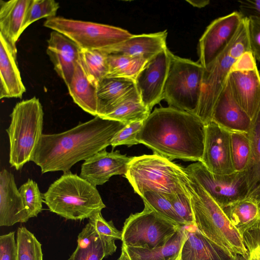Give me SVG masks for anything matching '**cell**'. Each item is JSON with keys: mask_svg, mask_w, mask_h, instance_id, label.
Listing matches in <instances>:
<instances>
[{"mask_svg": "<svg viewBox=\"0 0 260 260\" xmlns=\"http://www.w3.org/2000/svg\"><path fill=\"white\" fill-rule=\"evenodd\" d=\"M107 61L108 71L106 77L134 80L147 61L142 58L117 54H108Z\"/></svg>", "mask_w": 260, "mask_h": 260, "instance_id": "cell-30", "label": "cell"}, {"mask_svg": "<svg viewBox=\"0 0 260 260\" xmlns=\"http://www.w3.org/2000/svg\"><path fill=\"white\" fill-rule=\"evenodd\" d=\"M184 226L180 228L164 245L159 247L147 249L123 245L122 247L131 260H176L186 238Z\"/></svg>", "mask_w": 260, "mask_h": 260, "instance_id": "cell-28", "label": "cell"}, {"mask_svg": "<svg viewBox=\"0 0 260 260\" xmlns=\"http://www.w3.org/2000/svg\"><path fill=\"white\" fill-rule=\"evenodd\" d=\"M237 3L239 12L244 18H260V0H242Z\"/></svg>", "mask_w": 260, "mask_h": 260, "instance_id": "cell-44", "label": "cell"}, {"mask_svg": "<svg viewBox=\"0 0 260 260\" xmlns=\"http://www.w3.org/2000/svg\"><path fill=\"white\" fill-rule=\"evenodd\" d=\"M59 8V3L54 0H31L23 26V32L40 19L55 17Z\"/></svg>", "mask_w": 260, "mask_h": 260, "instance_id": "cell-36", "label": "cell"}, {"mask_svg": "<svg viewBox=\"0 0 260 260\" xmlns=\"http://www.w3.org/2000/svg\"><path fill=\"white\" fill-rule=\"evenodd\" d=\"M31 0L0 1V34L14 47L23 32Z\"/></svg>", "mask_w": 260, "mask_h": 260, "instance_id": "cell-25", "label": "cell"}, {"mask_svg": "<svg viewBox=\"0 0 260 260\" xmlns=\"http://www.w3.org/2000/svg\"><path fill=\"white\" fill-rule=\"evenodd\" d=\"M133 157L104 149L82 164L79 176L95 187L102 185L114 175H125Z\"/></svg>", "mask_w": 260, "mask_h": 260, "instance_id": "cell-16", "label": "cell"}, {"mask_svg": "<svg viewBox=\"0 0 260 260\" xmlns=\"http://www.w3.org/2000/svg\"><path fill=\"white\" fill-rule=\"evenodd\" d=\"M201 162L211 173L225 175L234 173L230 132L211 121L205 125L204 151Z\"/></svg>", "mask_w": 260, "mask_h": 260, "instance_id": "cell-15", "label": "cell"}, {"mask_svg": "<svg viewBox=\"0 0 260 260\" xmlns=\"http://www.w3.org/2000/svg\"><path fill=\"white\" fill-rule=\"evenodd\" d=\"M126 125L96 116L67 131L43 134L31 161L43 174L69 171L77 162L106 149Z\"/></svg>", "mask_w": 260, "mask_h": 260, "instance_id": "cell-1", "label": "cell"}, {"mask_svg": "<svg viewBox=\"0 0 260 260\" xmlns=\"http://www.w3.org/2000/svg\"><path fill=\"white\" fill-rule=\"evenodd\" d=\"M233 164L235 172H244L250 157V142L248 133L230 132Z\"/></svg>", "mask_w": 260, "mask_h": 260, "instance_id": "cell-33", "label": "cell"}, {"mask_svg": "<svg viewBox=\"0 0 260 260\" xmlns=\"http://www.w3.org/2000/svg\"><path fill=\"white\" fill-rule=\"evenodd\" d=\"M49 210L67 219L82 220L106 207L96 187L70 171L42 194Z\"/></svg>", "mask_w": 260, "mask_h": 260, "instance_id": "cell-4", "label": "cell"}, {"mask_svg": "<svg viewBox=\"0 0 260 260\" xmlns=\"http://www.w3.org/2000/svg\"><path fill=\"white\" fill-rule=\"evenodd\" d=\"M16 244L17 260H43L41 244L26 228L18 229Z\"/></svg>", "mask_w": 260, "mask_h": 260, "instance_id": "cell-34", "label": "cell"}, {"mask_svg": "<svg viewBox=\"0 0 260 260\" xmlns=\"http://www.w3.org/2000/svg\"><path fill=\"white\" fill-rule=\"evenodd\" d=\"M176 260H181V259H180V254L179 256L178 257V258Z\"/></svg>", "mask_w": 260, "mask_h": 260, "instance_id": "cell-46", "label": "cell"}, {"mask_svg": "<svg viewBox=\"0 0 260 260\" xmlns=\"http://www.w3.org/2000/svg\"><path fill=\"white\" fill-rule=\"evenodd\" d=\"M144 203L165 218L180 226L188 225L176 212L170 202L162 194L152 190H146L140 196Z\"/></svg>", "mask_w": 260, "mask_h": 260, "instance_id": "cell-35", "label": "cell"}, {"mask_svg": "<svg viewBox=\"0 0 260 260\" xmlns=\"http://www.w3.org/2000/svg\"><path fill=\"white\" fill-rule=\"evenodd\" d=\"M211 121L229 132L248 133L252 120L234 98L228 80L213 108Z\"/></svg>", "mask_w": 260, "mask_h": 260, "instance_id": "cell-18", "label": "cell"}, {"mask_svg": "<svg viewBox=\"0 0 260 260\" xmlns=\"http://www.w3.org/2000/svg\"><path fill=\"white\" fill-rule=\"evenodd\" d=\"M183 188L184 190L181 191L164 196L170 202L176 212L187 224H194V221L190 200L184 187Z\"/></svg>", "mask_w": 260, "mask_h": 260, "instance_id": "cell-38", "label": "cell"}, {"mask_svg": "<svg viewBox=\"0 0 260 260\" xmlns=\"http://www.w3.org/2000/svg\"><path fill=\"white\" fill-rule=\"evenodd\" d=\"M204 67L199 62L171 52L164 100L172 107L196 115L202 94Z\"/></svg>", "mask_w": 260, "mask_h": 260, "instance_id": "cell-8", "label": "cell"}, {"mask_svg": "<svg viewBox=\"0 0 260 260\" xmlns=\"http://www.w3.org/2000/svg\"><path fill=\"white\" fill-rule=\"evenodd\" d=\"M184 169L220 207L250 196L246 171L215 174L200 161L190 164Z\"/></svg>", "mask_w": 260, "mask_h": 260, "instance_id": "cell-11", "label": "cell"}, {"mask_svg": "<svg viewBox=\"0 0 260 260\" xmlns=\"http://www.w3.org/2000/svg\"><path fill=\"white\" fill-rule=\"evenodd\" d=\"M88 219V223L99 235L121 240V231H119L115 228L112 220H106L102 216L101 212L94 213Z\"/></svg>", "mask_w": 260, "mask_h": 260, "instance_id": "cell-41", "label": "cell"}, {"mask_svg": "<svg viewBox=\"0 0 260 260\" xmlns=\"http://www.w3.org/2000/svg\"><path fill=\"white\" fill-rule=\"evenodd\" d=\"M150 112L142 103L140 98H137L122 103L110 113L101 117L128 124L145 120Z\"/></svg>", "mask_w": 260, "mask_h": 260, "instance_id": "cell-32", "label": "cell"}, {"mask_svg": "<svg viewBox=\"0 0 260 260\" xmlns=\"http://www.w3.org/2000/svg\"><path fill=\"white\" fill-rule=\"evenodd\" d=\"M242 237L246 251L238 259L260 260V228L245 233Z\"/></svg>", "mask_w": 260, "mask_h": 260, "instance_id": "cell-40", "label": "cell"}, {"mask_svg": "<svg viewBox=\"0 0 260 260\" xmlns=\"http://www.w3.org/2000/svg\"><path fill=\"white\" fill-rule=\"evenodd\" d=\"M246 18L250 50L255 60L260 62V18Z\"/></svg>", "mask_w": 260, "mask_h": 260, "instance_id": "cell-42", "label": "cell"}, {"mask_svg": "<svg viewBox=\"0 0 260 260\" xmlns=\"http://www.w3.org/2000/svg\"><path fill=\"white\" fill-rule=\"evenodd\" d=\"M117 260H131L123 247L121 248V255Z\"/></svg>", "mask_w": 260, "mask_h": 260, "instance_id": "cell-45", "label": "cell"}, {"mask_svg": "<svg viewBox=\"0 0 260 260\" xmlns=\"http://www.w3.org/2000/svg\"><path fill=\"white\" fill-rule=\"evenodd\" d=\"M180 180L189 197L194 224L199 232L234 259L244 255L246 249L242 236L222 208L183 167Z\"/></svg>", "mask_w": 260, "mask_h": 260, "instance_id": "cell-3", "label": "cell"}, {"mask_svg": "<svg viewBox=\"0 0 260 260\" xmlns=\"http://www.w3.org/2000/svg\"><path fill=\"white\" fill-rule=\"evenodd\" d=\"M115 240L99 235L88 223L79 233L77 248L68 260H102L116 251Z\"/></svg>", "mask_w": 260, "mask_h": 260, "instance_id": "cell-23", "label": "cell"}, {"mask_svg": "<svg viewBox=\"0 0 260 260\" xmlns=\"http://www.w3.org/2000/svg\"><path fill=\"white\" fill-rule=\"evenodd\" d=\"M74 102L86 112L98 116L97 87L88 78L80 58L72 79L67 85Z\"/></svg>", "mask_w": 260, "mask_h": 260, "instance_id": "cell-26", "label": "cell"}, {"mask_svg": "<svg viewBox=\"0 0 260 260\" xmlns=\"http://www.w3.org/2000/svg\"><path fill=\"white\" fill-rule=\"evenodd\" d=\"M144 121V120L136 121L126 125L112 139L111 143L112 148L120 145L130 147L139 144L136 137L143 126Z\"/></svg>", "mask_w": 260, "mask_h": 260, "instance_id": "cell-39", "label": "cell"}, {"mask_svg": "<svg viewBox=\"0 0 260 260\" xmlns=\"http://www.w3.org/2000/svg\"><path fill=\"white\" fill-rule=\"evenodd\" d=\"M47 54L54 70L67 86L80 58V48L64 35L53 30L47 40Z\"/></svg>", "mask_w": 260, "mask_h": 260, "instance_id": "cell-19", "label": "cell"}, {"mask_svg": "<svg viewBox=\"0 0 260 260\" xmlns=\"http://www.w3.org/2000/svg\"><path fill=\"white\" fill-rule=\"evenodd\" d=\"M29 219L14 175L4 169L0 172V225L10 226Z\"/></svg>", "mask_w": 260, "mask_h": 260, "instance_id": "cell-17", "label": "cell"}, {"mask_svg": "<svg viewBox=\"0 0 260 260\" xmlns=\"http://www.w3.org/2000/svg\"><path fill=\"white\" fill-rule=\"evenodd\" d=\"M17 48L0 34V98H21L25 92L18 68Z\"/></svg>", "mask_w": 260, "mask_h": 260, "instance_id": "cell-21", "label": "cell"}, {"mask_svg": "<svg viewBox=\"0 0 260 260\" xmlns=\"http://www.w3.org/2000/svg\"><path fill=\"white\" fill-rule=\"evenodd\" d=\"M22 197L28 216L29 218L37 217L42 211L43 199L38 184L28 179L19 188Z\"/></svg>", "mask_w": 260, "mask_h": 260, "instance_id": "cell-37", "label": "cell"}, {"mask_svg": "<svg viewBox=\"0 0 260 260\" xmlns=\"http://www.w3.org/2000/svg\"><path fill=\"white\" fill-rule=\"evenodd\" d=\"M6 129L10 142L9 163L17 170L31 161L43 135L44 112L36 97L17 103Z\"/></svg>", "mask_w": 260, "mask_h": 260, "instance_id": "cell-5", "label": "cell"}, {"mask_svg": "<svg viewBox=\"0 0 260 260\" xmlns=\"http://www.w3.org/2000/svg\"><path fill=\"white\" fill-rule=\"evenodd\" d=\"M227 80L237 103L252 120L260 109V74L251 51L237 61Z\"/></svg>", "mask_w": 260, "mask_h": 260, "instance_id": "cell-12", "label": "cell"}, {"mask_svg": "<svg viewBox=\"0 0 260 260\" xmlns=\"http://www.w3.org/2000/svg\"><path fill=\"white\" fill-rule=\"evenodd\" d=\"M205 124L195 115L172 107L155 108L144 120L136 140L171 160L201 161Z\"/></svg>", "mask_w": 260, "mask_h": 260, "instance_id": "cell-2", "label": "cell"}, {"mask_svg": "<svg viewBox=\"0 0 260 260\" xmlns=\"http://www.w3.org/2000/svg\"><path fill=\"white\" fill-rule=\"evenodd\" d=\"M98 116L103 117L122 103L140 98L135 81L124 78H105L97 86Z\"/></svg>", "mask_w": 260, "mask_h": 260, "instance_id": "cell-20", "label": "cell"}, {"mask_svg": "<svg viewBox=\"0 0 260 260\" xmlns=\"http://www.w3.org/2000/svg\"><path fill=\"white\" fill-rule=\"evenodd\" d=\"M182 168L156 154H144L133 157L125 176L140 196L146 190L166 195L184 190L180 180Z\"/></svg>", "mask_w": 260, "mask_h": 260, "instance_id": "cell-7", "label": "cell"}, {"mask_svg": "<svg viewBox=\"0 0 260 260\" xmlns=\"http://www.w3.org/2000/svg\"><path fill=\"white\" fill-rule=\"evenodd\" d=\"M44 26L64 35L82 49L107 50L133 35L116 26L60 16L47 19Z\"/></svg>", "mask_w": 260, "mask_h": 260, "instance_id": "cell-9", "label": "cell"}, {"mask_svg": "<svg viewBox=\"0 0 260 260\" xmlns=\"http://www.w3.org/2000/svg\"><path fill=\"white\" fill-rule=\"evenodd\" d=\"M181 227L144 203L142 211L132 214L126 219L121 231L122 245L147 249L159 247Z\"/></svg>", "mask_w": 260, "mask_h": 260, "instance_id": "cell-10", "label": "cell"}, {"mask_svg": "<svg viewBox=\"0 0 260 260\" xmlns=\"http://www.w3.org/2000/svg\"><path fill=\"white\" fill-rule=\"evenodd\" d=\"M244 17L234 11L214 20L206 28L198 44L199 62L208 67L230 44Z\"/></svg>", "mask_w": 260, "mask_h": 260, "instance_id": "cell-13", "label": "cell"}, {"mask_svg": "<svg viewBox=\"0 0 260 260\" xmlns=\"http://www.w3.org/2000/svg\"><path fill=\"white\" fill-rule=\"evenodd\" d=\"M170 53L166 47L147 60L134 80L141 102L150 111L164 100Z\"/></svg>", "mask_w": 260, "mask_h": 260, "instance_id": "cell-14", "label": "cell"}, {"mask_svg": "<svg viewBox=\"0 0 260 260\" xmlns=\"http://www.w3.org/2000/svg\"><path fill=\"white\" fill-rule=\"evenodd\" d=\"M221 207L242 236L260 228V202L255 199L248 197Z\"/></svg>", "mask_w": 260, "mask_h": 260, "instance_id": "cell-27", "label": "cell"}, {"mask_svg": "<svg viewBox=\"0 0 260 260\" xmlns=\"http://www.w3.org/2000/svg\"><path fill=\"white\" fill-rule=\"evenodd\" d=\"M250 142V157L246 169L250 197L260 202V109L252 120L248 132Z\"/></svg>", "mask_w": 260, "mask_h": 260, "instance_id": "cell-29", "label": "cell"}, {"mask_svg": "<svg viewBox=\"0 0 260 260\" xmlns=\"http://www.w3.org/2000/svg\"><path fill=\"white\" fill-rule=\"evenodd\" d=\"M107 56L103 50L80 49L81 63L88 78L96 87L108 74Z\"/></svg>", "mask_w": 260, "mask_h": 260, "instance_id": "cell-31", "label": "cell"}, {"mask_svg": "<svg viewBox=\"0 0 260 260\" xmlns=\"http://www.w3.org/2000/svg\"><path fill=\"white\" fill-rule=\"evenodd\" d=\"M167 30L155 33L133 35L107 50V54H122L149 60L167 47Z\"/></svg>", "mask_w": 260, "mask_h": 260, "instance_id": "cell-22", "label": "cell"}, {"mask_svg": "<svg viewBox=\"0 0 260 260\" xmlns=\"http://www.w3.org/2000/svg\"><path fill=\"white\" fill-rule=\"evenodd\" d=\"M259 213H260V208H259Z\"/></svg>", "mask_w": 260, "mask_h": 260, "instance_id": "cell-47", "label": "cell"}, {"mask_svg": "<svg viewBox=\"0 0 260 260\" xmlns=\"http://www.w3.org/2000/svg\"><path fill=\"white\" fill-rule=\"evenodd\" d=\"M184 228L186 238L181 248V260H236L203 235L194 224Z\"/></svg>", "mask_w": 260, "mask_h": 260, "instance_id": "cell-24", "label": "cell"}, {"mask_svg": "<svg viewBox=\"0 0 260 260\" xmlns=\"http://www.w3.org/2000/svg\"><path fill=\"white\" fill-rule=\"evenodd\" d=\"M249 51L247 18H244L230 44L211 64L204 68L201 97L196 116L205 125L211 121L214 106L233 66Z\"/></svg>", "mask_w": 260, "mask_h": 260, "instance_id": "cell-6", "label": "cell"}, {"mask_svg": "<svg viewBox=\"0 0 260 260\" xmlns=\"http://www.w3.org/2000/svg\"><path fill=\"white\" fill-rule=\"evenodd\" d=\"M0 260H17V244L14 232L0 236Z\"/></svg>", "mask_w": 260, "mask_h": 260, "instance_id": "cell-43", "label": "cell"}]
</instances>
